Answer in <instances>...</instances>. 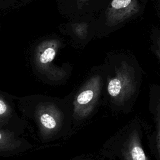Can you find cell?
<instances>
[{"mask_svg":"<svg viewBox=\"0 0 160 160\" xmlns=\"http://www.w3.org/2000/svg\"><path fill=\"white\" fill-rule=\"evenodd\" d=\"M103 76L108 105L114 111L128 112L138 98L142 82L140 70L132 62L123 59Z\"/></svg>","mask_w":160,"mask_h":160,"instance_id":"1","label":"cell"},{"mask_svg":"<svg viewBox=\"0 0 160 160\" xmlns=\"http://www.w3.org/2000/svg\"><path fill=\"white\" fill-rule=\"evenodd\" d=\"M142 122L136 118L104 143L101 153L109 159L149 160L142 145Z\"/></svg>","mask_w":160,"mask_h":160,"instance_id":"2","label":"cell"},{"mask_svg":"<svg viewBox=\"0 0 160 160\" xmlns=\"http://www.w3.org/2000/svg\"><path fill=\"white\" fill-rule=\"evenodd\" d=\"M104 86L103 73L91 74L80 86L72 102V119L82 122L94 112L101 99Z\"/></svg>","mask_w":160,"mask_h":160,"instance_id":"3","label":"cell"},{"mask_svg":"<svg viewBox=\"0 0 160 160\" xmlns=\"http://www.w3.org/2000/svg\"><path fill=\"white\" fill-rule=\"evenodd\" d=\"M59 47L60 42L57 39L44 41L37 47L34 56L35 64L38 69L56 81L62 79L67 76L65 69L52 64Z\"/></svg>","mask_w":160,"mask_h":160,"instance_id":"4","label":"cell"},{"mask_svg":"<svg viewBox=\"0 0 160 160\" xmlns=\"http://www.w3.org/2000/svg\"><path fill=\"white\" fill-rule=\"evenodd\" d=\"M148 109L154 124L149 145L155 160H160V84L149 86Z\"/></svg>","mask_w":160,"mask_h":160,"instance_id":"5","label":"cell"},{"mask_svg":"<svg viewBox=\"0 0 160 160\" xmlns=\"http://www.w3.org/2000/svg\"><path fill=\"white\" fill-rule=\"evenodd\" d=\"M37 118L41 132L46 136H52L62 128L64 114L55 104H42L37 110Z\"/></svg>","mask_w":160,"mask_h":160,"instance_id":"6","label":"cell"},{"mask_svg":"<svg viewBox=\"0 0 160 160\" xmlns=\"http://www.w3.org/2000/svg\"><path fill=\"white\" fill-rule=\"evenodd\" d=\"M139 11L136 0H112L106 12V24L118 25L130 18Z\"/></svg>","mask_w":160,"mask_h":160,"instance_id":"7","label":"cell"},{"mask_svg":"<svg viewBox=\"0 0 160 160\" xmlns=\"http://www.w3.org/2000/svg\"><path fill=\"white\" fill-rule=\"evenodd\" d=\"M21 145V142L11 133L0 130V152L15 150Z\"/></svg>","mask_w":160,"mask_h":160,"instance_id":"8","label":"cell"},{"mask_svg":"<svg viewBox=\"0 0 160 160\" xmlns=\"http://www.w3.org/2000/svg\"><path fill=\"white\" fill-rule=\"evenodd\" d=\"M11 112L9 103L2 98L0 97V123L8 118Z\"/></svg>","mask_w":160,"mask_h":160,"instance_id":"9","label":"cell"},{"mask_svg":"<svg viewBox=\"0 0 160 160\" xmlns=\"http://www.w3.org/2000/svg\"><path fill=\"white\" fill-rule=\"evenodd\" d=\"M88 26L85 22L77 23L73 26V31L74 33L81 39H84L87 36Z\"/></svg>","mask_w":160,"mask_h":160,"instance_id":"10","label":"cell"},{"mask_svg":"<svg viewBox=\"0 0 160 160\" xmlns=\"http://www.w3.org/2000/svg\"><path fill=\"white\" fill-rule=\"evenodd\" d=\"M154 53L160 62V38H158L156 41L154 47Z\"/></svg>","mask_w":160,"mask_h":160,"instance_id":"11","label":"cell"},{"mask_svg":"<svg viewBox=\"0 0 160 160\" xmlns=\"http://www.w3.org/2000/svg\"><path fill=\"white\" fill-rule=\"evenodd\" d=\"M74 160H81V159H74Z\"/></svg>","mask_w":160,"mask_h":160,"instance_id":"12","label":"cell"}]
</instances>
